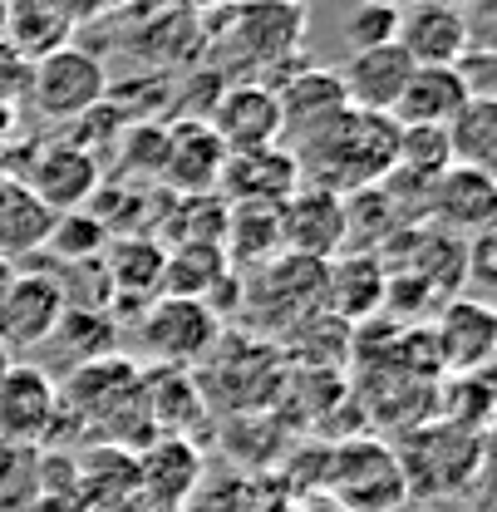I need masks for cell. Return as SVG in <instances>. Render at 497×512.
<instances>
[{
    "instance_id": "cell-6",
    "label": "cell",
    "mask_w": 497,
    "mask_h": 512,
    "mask_svg": "<svg viewBox=\"0 0 497 512\" xmlns=\"http://www.w3.org/2000/svg\"><path fill=\"white\" fill-rule=\"evenodd\" d=\"M306 15L286 0H237L227 15V45L237 50L242 69H286L301 50Z\"/></svg>"
},
{
    "instance_id": "cell-37",
    "label": "cell",
    "mask_w": 497,
    "mask_h": 512,
    "mask_svg": "<svg viewBox=\"0 0 497 512\" xmlns=\"http://www.w3.org/2000/svg\"><path fill=\"white\" fill-rule=\"evenodd\" d=\"M30 512H89V508H84L79 498H35Z\"/></svg>"
},
{
    "instance_id": "cell-32",
    "label": "cell",
    "mask_w": 497,
    "mask_h": 512,
    "mask_svg": "<svg viewBox=\"0 0 497 512\" xmlns=\"http://www.w3.org/2000/svg\"><path fill=\"white\" fill-rule=\"evenodd\" d=\"M394 168H404V173H414V178H429V183H434L443 168H453L443 128H399Z\"/></svg>"
},
{
    "instance_id": "cell-22",
    "label": "cell",
    "mask_w": 497,
    "mask_h": 512,
    "mask_svg": "<svg viewBox=\"0 0 497 512\" xmlns=\"http://www.w3.org/2000/svg\"><path fill=\"white\" fill-rule=\"evenodd\" d=\"M74 498L89 512H119L138 498V458L119 444H94L74 458Z\"/></svg>"
},
{
    "instance_id": "cell-23",
    "label": "cell",
    "mask_w": 497,
    "mask_h": 512,
    "mask_svg": "<svg viewBox=\"0 0 497 512\" xmlns=\"http://www.w3.org/2000/svg\"><path fill=\"white\" fill-rule=\"evenodd\" d=\"M104 286L119 301L148 306L153 296H163V247L153 237H138V232L109 242L104 247Z\"/></svg>"
},
{
    "instance_id": "cell-36",
    "label": "cell",
    "mask_w": 497,
    "mask_h": 512,
    "mask_svg": "<svg viewBox=\"0 0 497 512\" xmlns=\"http://www.w3.org/2000/svg\"><path fill=\"white\" fill-rule=\"evenodd\" d=\"M50 10H60L69 25H84V20H94V15H104L109 10V0H45Z\"/></svg>"
},
{
    "instance_id": "cell-41",
    "label": "cell",
    "mask_w": 497,
    "mask_h": 512,
    "mask_svg": "<svg viewBox=\"0 0 497 512\" xmlns=\"http://www.w3.org/2000/svg\"><path fill=\"white\" fill-rule=\"evenodd\" d=\"M10 365H15V355H10V350H5V345H0V380H5V375H10Z\"/></svg>"
},
{
    "instance_id": "cell-9",
    "label": "cell",
    "mask_w": 497,
    "mask_h": 512,
    "mask_svg": "<svg viewBox=\"0 0 497 512\" xmlns=\"http://www.w3.org/2000/svg\"><path fill=\"white\" fill-rule=\"evenodd\" d=\"M64 311H69V296H64V286L55 276H45V271L10 276V286L0 296V345L10 355L30 350V345H45Z\"/></svg>"
},
{
    "instance_id": "cell-43",
    "label": "cell",
    "mask_w": 497,
    "mask_h": 512,
    "mask_svg": "<svg viewBox=\"0 0 497 512\" xmlns=\"http://www.w3.org/2000/svg\"><path fill=\"white\" fill-rule=\"evenodd\" d=\"M5 15H10V0H0V40H5Z\"/></svg>"
},
{
    "instance_id": "cell-29",
    "label": "cell",
    "mask_w": 497,
    "mask_h": 512,
    "mask_svg": "<svg viewBox=\"0 0 497 512\" xmlns=\"http://www.w3.org/2000/svg\"><path fill=\"white\" fill-rule=\"evenodd\" d=\"M50 222H55V212H45L25 183H10V178H0V261L15 252H30V247H40L45 237H50Z\"/></svg>"
},
{
    "instance_id": "cell-28",
    "label": "cell",
    "mask_w": 497,
    "mask_h": 512,
    "mask_svg": "<svg viewBox=\"0 0 497 512\" xmlns=\"http://www.w3.org/2000/svg\"><path fill=\"white\" fill-rule=\"evenodd\" d=\"M69 20L60 10H50L45 0H10V15H5V45L20 55V60H40L50 50L69 45Z\"/></svg>"
},
{
    "instance_id": "cell-15",
    "label": "cell",
    "mask_w": 497,
    "mask_h": 512,
    "mask_svg": "<svg viewBox=\"0 0 497 512\" xmlns=\"http://www.w3.org/2000/svg\"><path fill=\"white\" fill-rule=\"evenodd\" d=\"M222 163H227V148H222V138L207 128V119H183V124L168 128L158 183L183 192V197H207V192H217Z\"/></svg>"
},
{
    "instance_id": "cell-40",
    "label": "cell",
    "mask_w": 497,
    "mask_h": 512,
    "mask_svg": "<svg viewBox=\"0 0 497 512\" xmlns=\"http://www.w3.org/2000/svg\"><path fill=\"white\" fill-rule=\"evenodd\" d=\"M192 10H217V5H237V0H187Z\"/></svg>"
},
{
    "instance_id": "cell-44",
    "label": "cell",
    "mask_w": 497,
    "mask_h": 512,
    "mask_svg": "<svg viewBox=\"0 0 497 512\" xmlns=\"http://www.w3.org/2000/svg\"><path fill=\"white\" fill-rule=\"evenodd\" d=\"M355 5H374V0H355ZM394 5H399V0H394Z\"/></svg>"
},
{
    "instance_id": "cell-14",
    "label": "cell",
    "mask_w": 497,
    "mask_h": 512,
    "mask_svg": "<svg viewBox=\"0 0 497 512\" xmlns=\"http://www.w3.org/2000/svg\"><path fill=\"white\" fill-rule=\"evenodd\" d=\"M301 188V168L291 158V148L271 143V148H251V153H227L217 197L232 202H261V207H281L291 192Z\"/></svg>"
},
{
    "instance_id": "cell-27",
    "label": "cell",
    "mask_w": 497,
    "mask_h": 512,
    "mask_svg": "<svg viewBox=\"0 0 497 512\" xmlns=\"http://www.w3.org/2000/svg\"><path fill=\"white\" fill-rule=\"evenodd\" d=\"M443 138H448V158H453L458 168H483V173H493V158H497V99H468V104L448 119Z\"/></svg>"
},
{
    "instance_id": "cell-38",
    "label": "cell",
    "mask_w": 497,
    "mask_h": 512,
    "mask_svg": "<svg viewBox=\"0 0 497 512\" xmlns=\"http://www.w3.org/2000/svg\"><path fill=\"white\" fill-rule=\"evenodd\" d=\"M119 512H168V508H158V503H148V498H133V503H124Z\"/></svg>"
},
{
    "instance_id": "cell-35",
    "label": "cell",
    "mask_w": 497,
    "mask_h": 512,
    "mask_svg": "<svg viewBox=\"0 0 497 512\" xmlns=\"http://www.w3.org/2000/svg\"><path fill=\"white\" fill-rule=\"evenodd\" d=\"M163 143H168V128L158 124H133L124 133V143H119V158H124L128 173H143V178H158V168H163Z\"/></svg>"
},
{
    "instance_id": "cell-1",
    "label": "cell",
    "mask_w": 497,
    "mask_h": 512,
    "mask_svg": "<svg viewBox=\"0 0 497 512\" xmlns=\"http://www.w3.org/2000/svg\"><path fill=\"white\" fill-rule=\"evenodd\" d=\"M394 153H399V124L389 114H365V109H345L330 128L291 148L301 183L335 197L379 188L394 168Z\"/></svg>"
},
{
    "instance_id": "cell-21",
    "label": "cell",
    "mask_w": 497,
    "mask_h": 512,
    "mask_svg": "<svg viewBox=\"0 0 497 512\" xmlns=\"http://www.w3.org/2000/svg\"><path fill=\"white\" fill-rule=\"evenodd\" d=\"M468 84L458 79L453 64H414L399 104H394V124L399 128H448V119L468 104Z\"/></svg>"
},
{
    "instance_id": "cell-20",
    "label": "cell",
    "mask_w": 497,
    "mask_h": 512,
    "mask_svg": "<svg viewBox=\"0 0 497 512\" xmlns=\"http://www.w3.org/2000/svg\"><path fill=\"white\" fill-rule=\"evenodd\" d=\"M473 30L468 15L453 5H399V35L394 45L414 64H458Z\"/></svg>"
},
{
    "instance_id": "cell-33",
    "label": "cell",
    "mask_w": 497,
    "mask_h": 512,
    "mask_svg": "<svg viewBox=\"0 0 497 512\" xmlns=\"http://www.w3.org/2000/svg\"><path fill=\"white\" fill-rule=\"evenodd\" d=\"M50 340H60V345H69V350H74V365H84V360H99V355H114V350H109V340H114V325L99 316V311H64Z\"/></svg>"
},
{
    "instance_id": "cell-46",
    "label": "cell",
    "mask_w": 497,
    "mask_h": 512,
    "mask_svg": "<svg viewBox=\"0 0 497 512\" xmlns=\"http://www.w3.org/2000/svg\"><path fill=\"white\" fill-rule=\"evenodd\" d=\"M109 5H128V0H109Z\"/></svg>"
},
{
    "instance_id": "cell-31",
    "label": "cell",
    "mask_w": 497,
    "mask_h": 512,
    "mask_svg": "<svg viewBox=\"0 0 497 512\" xmlns=\"http://www.w3.org/2000/svg\"><path fill=\"white\" fill-rule=\"evenodd\" d=\"M109 227L89 212V207H79V212H60L55 222H50V247L64 256V261H94V256H104L109 247Z\"/></svg>"
},
{
    "instance_id": "cell-10",
    "label": "cell",
    "mask_w": 497,
    "mask_h": 512,
    "mask_svg": "<svg viewBox=\"0 0 497 512\" xmlns=\"http://www.w3.org/2000/svg\"><path fill=\"white\" fill-rule=\"evenodd\" d=\"M60 429V384L40 365H10L0 380V444H40Z\"/></svg>"
},
{
    "instance_id": "cell-45",
    "label": "cell",
    "mask_w": 497,
    "mask_h": 512,
    "mask_svg": "<svg viewBox=\"0 0 497 512\" xmlns=\"http://www.w3.org/2000/svg\"><path fill=\"white\" fill-rule=\"evenodd\" d=\"M286 5H306V0H286Z\"/></svg>"
},
{
    "instance_id": "cell-8",
    "label": "cell",
    "mask_w": 497,
    "mask_h": 512,
    "mask_svg": "<svg viewBox=\"0 0 497 512\" xmlns=\"http://www.w3.org/2000/svg\"><path fill=\"white\" fill-rule=\"evenodd\" d=\"M207 128L222 138L227 153H251V148L281 143V104H276V89H266L261 79L222 84V94H217L212 109H207Z\"/></svg>"
},
{
    "instance_id": "cell-3",
    "label": "cell",
    "mask_w": 497,
    "mask_h": 512,
    "mask_svg": "<svg viewBox=\"0 0 497 512\" xmlns=\"http://www.w3.org/2000/svg\"><path fill=\"white\" fill-rule=\"evenodd\" d=\"M217 345H222V320L207 301L153 296L138 311V350L163 370H187V365L207 360Z\"/></svg>"
},
{
    "instance_id": "cell-34",
    "label": "cell",
    "mask_w": 497,
    "mask_h": 512,
    "mask_svg": "<svg viewBox=\"0 0 497 512\" xmlns=\"http://www.w3.org/2000/svg\"><path fill=\"white\" fill-rule=\"evenodd\" d=\"M345 35L355 50H370V45H389L399 35V5L394 0H374V5H355L350 20H345Z\"/></svg>"
},
{
    "instance_id": "cell-2",
    "label": "cell",
    "mask_w": 497,
    "mask_h": 512,
    "mask_svg": "<svg viewBox=\"0 0 497 512\" xmlns=\"http://www.w3.org/2000/svg\"><path fill=\"white\" fill-rule=\"evenodd\" d=\"M320 488L340 512H394L399 503H409L404 468L394 448L379 439H345L340 448H330Z\"/></svg>"
},
{
    "instance_id": "cell-12",
    "label": "cell",
    "mask_w": 497,
    "mask_h": 512,
    "mask_svg": "<svg viewBox=\"0 0 497 512\" xmlns=\"http://www.w3.org/2000/svg\"><path fill=\"white\" fill-rule=\"evenodd\" d=\"M30 197L45 207V212H79V207H89L94 202V192H99V158H94V148H84V143H50V148H40V158H35V168H30Z\"/></svg>"
},
{
    "instance_id": "cell-11",
    "label": "cell",
    "mask_w": 497,
    "mask_h": 512,
    "mask_svg": "<svg viewBox=\"0 0 497 512\" xmlns=\"http://www.w3.org/2000/svg\"><path fill=\"white\" fill-rule=\"evenodd\" d=\"M276 217H281V247L291 256L335 261L340 247L350 242V232H345V197H335V192H320L301 183L276 207Z\"/></svg>"
},
{
    "instance_id": "cell-5",
    "label": "cell",
    "mask_w": 497,
    "mask_h": 512,
    "mask_svg": "<svg viewBox=\"0 0 497 512\" xmlns=\"http://www.w3.org/2000/svg\"><path fill=\"white\" fill-rule=\"evenodd\" d=\"M394 458L404 468L409 498L414 493H453V488H463L478 473V463H483V434L438 419L429 429H414V439L404 448H394Z\"/></svg>"
},
{
    "instance_id": "cell-13",
    "label": "cell",
    "mask_w": 497,
    "mask_h": 512,
    "mask_svg": "<svg viewBox=\"0 0 497 512\" xmlns=\"http://www.w3.org/2000/svg\"><path fill=\"white\" fill-rule=\"evenodd\" d=\"M325 286H330V261L281 252L261 266V281L251 286L247 306H261L281 320H311L315 306H325Z\"/></svg>"
},
{
    "instance_id": "cell-25",
    "label": "cell",
    "mask_w": 497,
    "mask_h": 512,
    "mask_svg": "<svg viewBox=\"0 0 497 512\" xmlns=\"http://www.w3.org/2000/svg\"><path fill=\"white\" fill-rule=\"evenodd\" d=\"M389 301V276L384 261L374 252L340 256L330 266V286H325V306H335V316L345 320H365Z\"/></svg>"
},
{
    "instance_id": "cell-39",
    "label": "cell",
    "mask_w": 497,
    "mask_h": 512,
    "mask_svg": "<svg viewBox=\"0 0 497 512\" xmlns=\"http://www.w3.org/2000/svg\"><path fill=\"white\" fill-rule=\"evenodd\" d=\"M399 5H453V10H463L468 0H399Z\"/></svg>"
},
{
    "instance_id": "cell-26",
    "label": "cell",
    "mask_w": 497,
    "mask_h": 512,
    "mask_svg": "<svg viewBox=\"0 0 497 512\" xmlns=\"http://www.w3.org/2000/svg\"><path fill=\"white\" fill-rule=\"evenodd\" d=\"M222 252L237 266H266L286 252L281 247V217L276 207H261V202H232L227 207V222H222Z\"/></svg>"
},
{
    "instance_id": "cell-19",
    "label": "cell",
    "mask_w": 497,
    "mask_h": 512,
    "mask_svg": "<svg viewBox=\"0 0 497 512\" xmlns=\"http://www.w3.org/2000/svg\"><path fill=\"white\" fill-rule=\"evenodd\" d=\"M493 212H497V183L493 173L483 168H443L429 188V217H434L443 232L463 237V232H488L493 227Z\"/></svg>"
},
{
    "instance_id": "cell-18",
    "label": "cell",
    "mask_w": 497,
    "mask_h": 512,
    "mask_svg": "<svg viewBox=\"0 0 497 512\" xmlns=\"http://www.w3.org/2000/svg\"><path fill=\"white\" fill-rule=\"evenodd\" d=\"M133 458H138V498H148L168 512H183V503L202 483V453L187 444L183 434H158Z\"/></svg>"
},
{
    "instance_id": "cell-4",
    "label": "cell",
    "mask_w": 497,
    "mask_h": 512,
    "mask_svg": "<svg viewBox=\"0 0 497 512\" xmlns=\"http://www.w3.org/2000/svg\"><path fill=\"white\" fill-rule=\"evenodd\" d=\"M25 79H30V104L55 124H79L84 114H94L109 99L104 60L79 45H60V50L30 60Z\"/></svg>"
},
{
    "instance_id": "cell-30",
    "label": "cell",
    "mask_w": 497,
    "mask_h": 512,
    "mask_svg": "<svg viewBox=\"0 0 497 512\" xmlns=\"http://www.w3.org/2000/svg\"><path fill=\"white\" fill-rule=\"evenodd\" d=\"M488 414H493V389H488V370L483 375H453L443 384V399H438V419L458 424V429H488Z\"/></svg>"
},
{
    "instance_id": "cell-7",
    "label": "cell",
    "mask_w": 497,
    "mask_h": 512,
    "mask_svg": "<svg viewBox=\"0 0 497 512\" xmlns=\"http://www.w3.org/2000/svg\"><path fill=\"white\" fill-rule=\"evenodd\" d=\"M438 370L448 375H483L497 355V316L483 296H458L443 301L438 325L429 330Z\"/></svg>"
},
{
    "instance_id": "cell-16",
    "label": "cell",
    "mask_w": 497,
    "mask_h": 512,
    "mask_svg": "<svg viewBox=\"0 0 497 512\" xmlns=\"http://www.w3.org/2000/svg\"><path fill=\"white\" fill-rule=\"evenodd\" d=\"M276 104H281V148H301L306 138H315L320 128H330L350 109L335 69H301V74H291L276 89Z\"/></svg>"
},
{
    "instance_id": "cell-42",
    "label": "cell",
    "mask_w": 497,
    "mask_h": 512,
    "mask_svg": "<svg viewBox=\"0 0 497 512\" xmlns=\"http://www.w3.org/2000/svg\"><path fill=\"white\" fill-rule=\"evenodd\" d=\"M5 286H10V266L0 261V296H5Z\"/></svg>"
},
{
    "instance_id": "cell-24",
    "label": "cell",
    "mask_w": 497,
    "mask_h": 512,
    "mask_svg": "<svg viewBox=\"0 0 497 512\" xmlns=\"http://www.w3.org/2000/svg\"><path fill=\"white\" fill-rule=\"evenodd\" d=\"M227 276H232V261L222 252V242H178V247H163V296L212 301Z\"/></svg>"
},
{
    "instance_id": "cell-17",
    "label": "cell",
    "mask_w": 497,
    "mask_h": 512,
    "mask_svg": "<svg viewBox=\"0 0 497 512\" xmlns=\"http://www.w3.org/2000/svg\"><path fill=\"white\" fill-rule=\"evenodd\" d=\"M414 74V60L389 40V45H370V50H355L345 69H335L340 89H345V104L350 109H365V114H394L404 84Z\"/></svg>"
}]
</instances>
